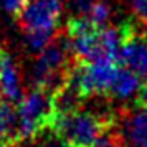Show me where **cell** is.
<instances>
[{"label":"cell","mask_w":147,"mask_h":147,"mask_svg":"<svg viewBox=\"0 0 147 147\" xmlns=\"http://www.w3.org/2000/svg\"><path fill=\"white\" fill-rule=\"evenodd\" d=\"M114 127L113 114H99L86 109L58 114L53 131L69 147H91Z\"/></svg>","instance_id":"1"},{"label":"cell","mask_w":147,"mask_h":147,"mask_svg":"<svg viewBox=\"0 0 147 147\" xmlns=\"http://www.w3.org/2000/svg\"><path fill=\"white\" fill-rule=\"evenodd\" d=\"M74 56L69 50L68 40L60 41L55 38L40 55L36 56L32 69L33 88H41L55 93L69 78L76 65H73Z\"/></svg>","instance_id":"2"},{"label":"cell","mask_w":147,"mask_h":147,"mask_svg":"<svg viewBox=\"0 0 147 147\" xmlns=\"http://www.w3.org/2000/svg\"><path fill=\"white\" fill-rule=\"evenodd\" d=\"M17 114L20 140L36 139L38 136L53 129L55 126L58 113L55 107L53 93L41 88H33L18 101Z\"/></svg>","instance_id":"3"},{"label":"cell","mask_w":147,"mask_h":147,"mask_svg":"<svg viewBox=\"0 0 147 147\" xmlns=\"http://www.w3.org/2000/svg\"><path fill=\"white\" fill-rule=\"evenodd\" d=\"M117 71L119 65L116 60L76 63L74 78L83 98L86 99L91 96H109Z\"/></svg>","instance_id":"4"},{"label":"cell","mask_w":147,"mask_h":147,"mask_svg":"<svg viewBox=\"0 0 147 147\" xmlns=\"http://www.w3.org/2000/svg\"><path fill=\"white\" fill-rule=\"evenodd\" d=\"M63 12L61 0H28L15 18L23 33L35 30L56 32Z\"/></svg>","instance_id":"5"},{"label":"cell","mask_w":147,"mask_h":147,"mask_svg":"<svg viewBox=\"0 0 147 147\" xmlns=\"http://www.w3.org/2000/svg\"><path fill=\"white\" fill-rule=\"evenodd\" d=\"M122 30L124 36L117 53V63L140 78H147V30H140L132 22L124 23Z\"/></svg>","instance_id":"6"},{"label":"cell","mask_w":147,"mask_h":147,"mask_svg":"<svg viewBox=\"0 0 147 147\" xmlns=\"http://www.w3.org/2000/svg\"><path fill=\"white\" fill-rule=\"evenodd\" d=\"M126 137L134 147H147V109L139 107L137 111L126 116Z\"/></svg>","instance_id":"7"},{"label":"cell","mask_w":147,"mask_h":147,"mask_svg":"<svg viewBox=\"0 0 147 147\" xmlns=\"http://www.w3.org/2000/svg\"><path fill=\"white\" fill-rule=\"evenodd\" d=\"M0 140L20 142L18 134V114L13 102L0 98Z\"/></svg>","instance_id":"8"},{"label":"cell","mask_w":147,"mask_h":147,"mask_svg":"<svg viewBox=\"0 0 147 147\" xmlns=\"http://www.w3.org/2000/svg\"><path fill=\"white\" fill-rule=\"evenodd\" d=\"M139 78L140 76H137L134 71H131V69H127L124 66H119V71H117V76L114 80V84L111 88L109 96L117 98V99H127L132 94L139 93L140 89Z\"/></svg>","instance_id":"9"},{"label":"cell","mask_w":147,"mask_h":147,"mask_svg":"<svg viewBox=\"0 0 147 147\" xmlns=\"http://www.w3.org/2000/svg\"><path fill=\"white\" fill-rule=\"evenodd\" d=\"M56 38V32L50 30H35V32H27L25 33V43L27 48L33 53H40Z\"/></svg>","instance_id":"10"},{"label":"cell","mask_w":147,"mask_h":147,"mask_svg":"<svg viewBox=\"0 0 147 147\" xmlns=\"http://www.w3.org/2000/svg\"><path fill=\"white\" fill-rule=\"evenodd\" d=\"M84 17L93 23L94 27L102 28L107 23V20L111 18V5L106 0H98L96 3H93V7L84 13Z\"/></svg>","instance_id":"11"},{"label":"cell","mask_w":147,"mask_h":147,"mask_svg":"<svg viewBox=\"0 0 147 147\" xmlns=\"http://www.w3.org/2000/svg\"><path fill=\"white\" fill-rule=\"evenodd\" d=\"M91 147H126V140L122 139V136L119 132L114 131V127L111 131H107L102 137L94 142V146Z\"/></svg>","instance_id":"12"},{"label":"cell","mask_w":147,"mask_h":147,"mask_svg":"<svg viewBox=\"0 0 147 147\" xmlns=\"http://www.w3.org/2000/svg\"><path fill=\"white\" fill-rule=\"evenodd\" d=\"M41 137H43V134H41ZM38 147H69V146L55 132L53 129H50V131H47V137L41 139Z\"/></svg>","instance_id":"13"},{"label":"cell","mask_w":147,"mask_h":147,"mask_svg":"<svg viewBox=\"0 0 147 147\" xmlns=\"http://www.w3.org/2000/svg\"><path fill=\"white\" fill-rule=\"evenodd\" d=\"M27 2L28 0H0V5L7 13L17 17L22 12V8L27 5Z\"/></svg>","instance_id":"14"},{"label":"cell","mask_w":147,"mask_h":147,"mask_svg":"<svg viewBox=\"0 0 147 147\" xmlns=\"http://www.w3.org/2000/svg\"><path fill=\"white\" fill-rule=\"evenodd\" d=\"M134 13L139 17L140 20L147 22V0H129Z\"/></svg>","instance_id":"15"},{"label":"cell","mask_w":147,"mask_h":147,"mask_svg":"<svg viewBox=\"0 0 147 147\" xmlns=\"http://www.w3.org/2000/svg\"><path fill=\"white\" fill-rule=\"evenodd\" d=\"M96 2L98 0H71V7L76 10L78 15H84L89 8L93 7V3H96Z\"/></svg>","instance_id":"16"},{"label":"cell","mask_w":147,"mask_h":147,"mask_svg":"<svg viewBox=\"0 0 147 147\" xmlns=\"http://www.w3.org/2000/svg\"><path fill=\"white\" fill-rule=\"evenodd\" d=\"M137 106L139 107H146L147 109V81L140 86L139 93H137Z\"/></svg>","instance_id":"17"},{"label":"cell","mask_w":147,"mask_h":147,"mask_svg":"<svg viewBox=\"0 0 147 147\" xmlns=\"http://www.w3.org/2000/svg\"><path fill=\"white\" fill-rule=\"evenodd\" d=\"M18 142H8V140H0V147H18Z\"/></svg>","instance_id":"18"},{"label":"cell","mask_w":147,"mask_h":147,"mask_svg":"<svg viewBox=\"0 0 147 147\" xmlns=\"http://www.w3.org/2000/svg\"><path fill=\"white\" fill-rule=\"evenodd\" d=\"M2 51H3V50H2V48H0V53H2Z\"/></svg>","instance_id":"19"}]
</instances>
